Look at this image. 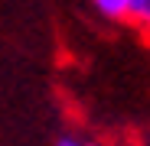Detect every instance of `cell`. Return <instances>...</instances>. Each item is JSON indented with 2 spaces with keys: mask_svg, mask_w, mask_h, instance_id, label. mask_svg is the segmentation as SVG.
<instances>
[{
  "mask_svg": "<svg viewBox=\"0 0 150 146\" xmlns=\"http://www.w3.org/2000/svg\"><path fill=\"white\" fill-rule=\"evenodd\" d=\"M88 3L95 7V13H101L111 23H124L131 10V0H88Z\"/></svg>",
  "mask_w": 150,
  "mask_h": 146,
  "instance_id": "1",
  "label": "cell"
},
{
  "mask_svg": "<svg viewBox=\"0 0 150 146\" xmlns=\"http://www.w3.org/2000/svg\"><path fill=\"white\" fill-rule=\"evenodd\" d=\"M127 23H134V26H137L147 39H150V0H131Z\"/></svg>",
  "mask_w": 150,
  "mask_h": 146,
  "instance_id": "2",
  "label": "cell"
},
{
  "mask_svg": "<svg viewBox=\"0 0 150 146\" xmlns=\"http://www.w3.org/2000/svg\"><path fill=\"white\" fill-rule=\"evenodd\" d=\"M56 146H101L98 140H88V136H75V133H62L56 140Z\"/></svg>",
  "mask_w": 150,
  "mask_h": 146,
  "instance_id": "3",
  "label": "cell"
}]
</instances>
